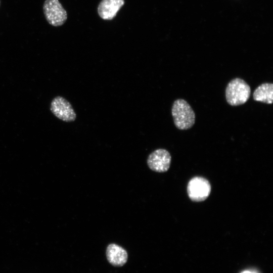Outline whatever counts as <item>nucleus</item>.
<instances>
[{
    "mask_svg": "<svg viewBox=\"0 0 273 273\" xmlns=\"http://www.w3.org/2000/svg\"><path fill=\"white\" fill-rule=\"evenodd\" d=\"M43 11L46 19L53 26H62L67 20V12L59 0H46Z\"/></svg>",
    "mask_w": 273,
    "mask_h": 273,
    "instance_id": "7ed1b4c3",
    "label": "nucleus"
},
{
    "mask_svg": "<svg viewBox=\"0 0 273 273\" xmlns=\"http://www.w3.org/2000/svg\"><path fill=\"white\" fill-rule=\"evenodd\" d=\"M50 110L56 117L65 122L74 121L76 118L71 104L61 96H57L53 99Z\"/></svg>",
    "mask_w": 273,
    "mask_h": 273,
    "instance_id": "39448f33",
    "label": "nucleus"
},
{
    "mask_svg": "<svg viewBox=\"0 0 273 273\" xmlns=\"http://www.w3.org/2000/svg\"><path fill=\"white\" fill-rule=\"evenodd\" d=\"M171 160V155L168 151L164 149H158L149 155L147 164L152 170L164 172L169 169Z\"/></svg>",
    "mask_w": 273,
    "mask_h": 273,
    "instance_id": "423d86ee",
    "label": "nucleus"
},
{
    "mask_svg": "<svg viewBox=\"0 0 273 273\" xmlns=\"http://www.w3.org/2000/svg\"><path fill=\"white\" fill-rule=\"evenodd\" d=\"M254 100L268 104L272 103L273 84L263 83L259 85L254 91L253 94Z\"/></svg>",
    "mask_w": 273,
    "mask_h": 273,
    "instance_id": "1a4fd4ad",
    "label": "nucleus"
},
{
    "mask_svg": "<svg viewBox=\"0 0 273 273\" xmlns=\"http://www.w3.org/2000/svg\"><path fill=\"white\" fill-rule=\"evenodd\" d=\"M242 273H254V272H253L252 271L247 270V271H244L242 272Z\"/></svg>",
    "mask_w": 273,
    "mask_h": 273,
    "instance_id": "9d476101",
    "label": "nucleus"
},
{
    "mask_svg": "<svg viewBox=\"0 0 273 273\" xmlns=\"http://www.w3.org/2000/svg\"><path fill=\"white\" fill-rule=\"evenodd\" d=\"M0 5H1V1H0Z\"/></svg>",
    "mask_w": 273,
    "mask_h": 273,
    "instance_id": "9b49d317",
    "label": "nucleus"
},
{
    "mask_svg": "<svg viewBox=\"0 0 273 273\" xmlns=\"http://www.w3.org/2000/svg\"><path fill=\"white\" fill-rule=\"evenodd\" d=\"M171 114L174 125L179 129H188L195 122V112L190 104L184 99L174 101L171 108Z\"/></svg>",
    "mask_w": 273,
    "mask_h": 273,
    "instance_id": "f257e3e1",
    "label": "nucleus"
},
{
    "mask_svg": "<svg viewBox=\"0 0 273 273\" xmlns=\"http://www.w3.org/2000/svg\"><path fill=\"white\" fill-rule=\"evenodd\" d=\"M124 4V0H102L98 7V14L104 20H112Z\"/></svg>",
    "mask_w": 273,
    "mask_h": 273,
    "instance_id": "6e6552de",
    "label": "nucleus"
},
{
    "mask_svg": "<svg viewBox=\"0 0 273 273\" xmlns=\"http://www.w3.org/2000/svg\"><path fill=\"white\" fill-rule=\"evenodd\" d=\"M106 256L108 262L115 267H121L125 265L128 257L127 251L115 243H111L107 246Z\"/></svg>",
    "mask_w": 273,
    "mask_h": 273,
    "instance_id": "0eeeda50",
    "label": "nucleus"
},
{
    "mask_svg": "<svg viewBox=\"0 0 273 273\" xmlns=\"http://www.w3.org/2000/svg\"><path fill=\"white\" fill-rule=\"evenodd\" d=\"M251 88L249 84L243 79L235 78L228 84L225 91L227 103L233 106L245 103L249 99Z\"/></svg>",
    "mask_w": 273,
    "mask_h": 273,
    "instance_id": "f03ea898",
    "label": "nucleus"
},
{
    "mask_svg": "<svg viewBox=\"0 0 273 273\" xmlns=\"http://www.w3.org/2000/svg\"><path fill=\"white\" fill-rule=\"evenodd\" d=\"M211 185L206 178L196 176L188 183L187 192L190 199L194 202H201L206 200L210 195Z\"/></svg>",
    "mask_w": 273,
    "mask_h": 273,
    "instance_id": "20e7f679",
    "label": "nucleus"
}]
</instances>
